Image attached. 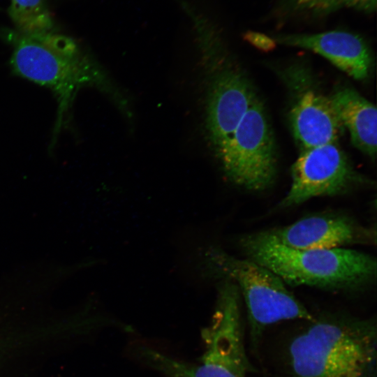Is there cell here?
I'll return each instance as SVG.
<instances>
[{
	"label": "cell",
	"instance_id": "6da1fadb",
	"mask_svg": "<svg viewBox=\"0 0 377 377\" xmlns=\"http://www.w3.org/2000/svg\"><path fill=\"white\" fill-rule=\"evenodd\" d=\"M309 322L288 347L290 377H375L374 320L328 314Z\"/></svg>",
	"mask_w": 377,
	"mask_h": 377
},
{
	"label": "cell",
	"instance_id": "7a4b0ae2",
	"mask_svg": "<svg viewBox=\"0 0 377 377\" xmlns=\"http://www.w3.org/2000/svg\"><path fill=\"white\" fill-rule=\"evenodd\" d=\"M239 243L249 259L268 268L291 286L355 290L376 276V259L355 250L295 249L274 241L266 231L244 235Z\"/></svg>",
	"mask_w": 377,
	"mask_h": 377
},
{
	"label": "cell",
	"instance_id": "3957f363",
	"mask_svg": "<svg viewBox=\"0 0 377 377\" xmlns=\"http://www.w3.org/2000/svg\"><path fill=\"white\" fill-rule=\"evenodd\" d=\"M5 36L13 45L10 64L13 72L54 92L58 103L57 133L79 89L98 84L101 75L73 38L55 31L27 36L13 30Z\"/></svg>",
	"mask_w": 377,
	"mask_h": 377
},
{
	"label": "cell",
	"instance_id": "277c9868",
	"mask_svg": "<svg viewBox=\"0 0 377 377\" xmlns=\"http://www.w3.org/2000/svg\"><path fill=\"white\" fill-rule=\"evenodd\" d=\"M211 260L218 271L236 282L235 284L242 294L253 344L273 324L314 318L283 280L268 268L249 258H237L220 250L212 253Z\"/></svg>",
	"mask_w": 377,
	"mask_h": 377
},
{
	"label": "cell",
	"instance_id": "5b68a950",
	"mask_svg": "<svg viewBox=\"0 0 377 377\" xmlns=\"http://www.w3.org/2000/svg\"><path fill=\"white\" fill-rule=\"evenodd\" d=\"M216 151L226 175L237 185L259 191L272 184L276 174L274 138L258 97L231 137Z\"/></svg>",
	"mask_w": 377,
	"mask_h": 377
},
{
	"label": "cell",
	"instance_id": "8992f818",
	"mask_svg": "<svg viewBox=\"0 0 377 377\" xmlns=\"http://www.w3.org/2000/svg\"><path fill=\"white\" fill-rule=\"evenodd\" d=\"M291 185L279 203L284 209L315 197L346 193L371 183L357 172L337 142L300 151L291 168Z\"/></svg>",
	"mask_w": 377,
	"mask_h": 377
},
{
	"label": "cell",
	"instance_id": "52a82bcc",
	"mask_svg": "<svg viewBox=\"0 0 377 377\" xmlns=\"http://www.w3.org/2000/svg\"><path fill=\"white\" fill-rule=\"evenodd\" d=\"M266 232L278 243L301 250L374 244L376 238L375 229L362 226L350 216L337 214L306 216L290 225Z\"/></svg>",
	"mask_w": 377,
	"mask_h": 377
},
{
	"label": "cell",
	"instance_id": "ba28073f",
	"mask_svg": "<svg viewBox=\"0 0 377 377\" xmlns=\"http://www.w3.org/2000/svg\"><path fill=\"white\" fill-rule=\"evenodd\" d=\"M257 96L245 75L224 70L213 80L206 108L209 138L216 150L232 135Z\"/></svg>",
	"mask_w": 377,
	"mask_h": 377
},
{
	"label": "cell",
	"instance_id": "9c48e42d",
	"mask_svg": "<svg viewBox=\"0 0 377 377\" xmlns=\"http://www.w3.org/2000/svg\"><path fill=\"white\" fill-rule=\"evenodd\" d=\"M274 40L276 43L318 54L355 80H365L370 74L373 64L371 49L356 34L332 30L316 34H280Z\"/></svg>",
	"mask_w": 377,
	"mask_h": 377
},
{
	"label": "cell",
	"instance_id": "30bf717a",
	"mask_svg": "<svg viewBox=\"0 0 377 377\" xmlns=\"http://www.w3.org/2000/svg\"><path fill=\"white\" fill-rule=\"evenodd\" d=\"M289 120L300 151L337 142L344 128L330 97L311 87H302L297 94Z\"/></svg>",
	"mask_w": 377,
	"mask_h": 377
},
{
	"label": "cell",
	"instance_id": "8fae6325",
	"mask_svg": "<svg viewBox=\"0 0 377 377\" xmlns=\"http://www.w3.org/2000/svg\"><path fill=\"white\" fill-rule=\"evenodd\" d=\"M333 108L342 126L349 132L353 145L375 159L377 139L376 106L355 89L340 87L330 96Z\"/></svg>",
	"mask_w": 377,
	"mask_h": 377
},
{
	"label": "cell",
	"instance_id": "7c38bea8",
	"mask_svg": "<svg viewBox=\"0 0 377 377\" xmlns=\"http://www.w3.org/2000/svg\"><path fill=\"white\" fill-rule=\"evenodd\" d=\"M138 357L165 377H249V363L221 365L194 364L174 358L156 349L138 346Z\"/></svg>",
	"mask_w": 377,
	"mask_h": 377
},
{
	"label": "cell",
	"instance_id": "4fadbf2b",
	"mask_svg": "<svg viewBox=\"0 0 377 377\" xmlns=\"http://www.w3.org/2000/svg\"><path fill=\"white\" fill-rule=\"evenodd\" d=\"M8 15L17 32L27 36L54 31V19L45 0H10Z\"/></svg>",
	"mask_w": 377,
	"mask_h": 377
},
{
	"label": "cell",
	"instance_id": "5bb4252c",
	"mask_svg": "<svg viewBox=\"0 0 377 377\" xmlns=\"http://www.w3.org/2000/svg\"><path fill=\"white\" fill-rule=\"evenodd\" d=\"M283 3L294 14L321 17L343 8L371 13L376 10L377 0H283Z\"/></svg>",
	"mask_w": 377,
	"mask_h": 377
},
{
	"label": "cell",
	"instance_id": "9a60e30c",
	"mask_svg": "<svg viewBox=\"0 0 377 377\" xmlns=\"http://www.w3.org/2000/svg\"><path fill=\"white\" fill-rule=\"evenodd\" d=\"M244 38L254 47L265 52L273 50L276 46L274 38L255 31H246Z\"/></svg>",
	"mask_w": 377,
	"mask_h": 377
}]
</instances>
